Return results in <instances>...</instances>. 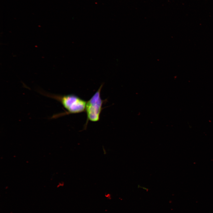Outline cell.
<instances>
[{
    "mask_svg": "<svg viewBox=\"0 0 213 213\" xmlns=\"http://www.w3.org/2000/svg\"><path fill=\"white\" fill-rule=\"evenodd\" d=\"M40 92L44 95L59 101L67 110L66 112L54 115L51 117V119H55L66 115L79 113L85 111L87 101L75 94L59 95L41 91Z\"/></svg>",
    "mask_w": 213,
    "mask_h": 213,
    "instance_id": "cell-1",
    "label": "cell"
},
{
    "mask_svg": "<svg viewBox=\"0 0 213 213\" xmlns=\"http://www.w3.org/2000/svg\"><path fill=\"white\" fill-rule=\"evenodd\" d=\"M103 86L101 85L97 91L86 102L85 112L86 113L87 120L84 125L86 128L89 121L96 122L100 120V115L103 109L102 106L105 100L101 97V92Z\"/></svg>",
    "mask_w": 213,
    "mask_h": 213,
    "instance_id": "cell-2",
    "label": "cell"
},
{
    "mask_svg": "<svg viewBox=\"0 0 213 213\" xmlns=\"http://www.w3.org/2000/svg\"><path fill=\"white\" fill-rule=\"evenodd\" d=\"M138 187H139V188H141L144 190H146V191H147V190H148V189H147L146 188L144 187L141 186L140 185H138Z\"/></svg>",
    "mask_w": 213,
    "mask_h": 213,
    "instance_id": "cell-3",
    "label": "cell"
}]
</instances>
